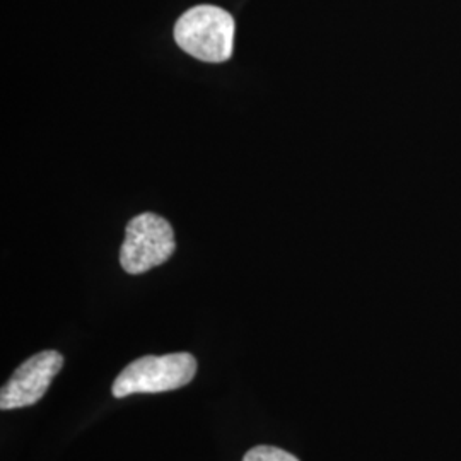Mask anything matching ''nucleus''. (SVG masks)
<instances>
[{"instance_id": "1", "label": "nucleus", "mask_w": 461, "mask_h": 461, "mask_svg": "<svg viewBox=\"0 0 461 461\" xmlns=\"http://www.w3.org/2000/svg\"><path fill=\"white\" fill-rule=\"evenodd\" d=\"M234 19L217 5H195L175 24V41L200 62L230 60L234 47Z\"/></svg>"}, {"instance_id": "2", "label": "nucleus", "mask_w": 461, "mask_h": 461, "mask_svg": "<svg viewBox=\"0 0 461 461\" xmlns=\"http://www.w3.org/2000/svg\"><path fill=\"white\" fill-rule=\"evenodd\" d=\"M197 373V359L188 352L144 356L129 364L113 381L115 398L135 393H165L186 386Z\"/></svg>"}, {"instance_id": "3", "label": "nucleus", "mask_w": 461, "mask_h": 461, "mask_svg": "<svg viewBox=\"0 0 461 461\" xmlns=\"http://www.w3.org/2000/svg\"><path fill=\"white\" fill-rule=\"evenodd\" d=\"M175 247V232L165 217L154 212L135 215L125 228L120 265L127 274L139 276L166 264Z\"/></svg>"}, {"instance_id": "4", "label": "nucleus", "mask_w": 461, "mask_h": 461, "mask_svg": "<svg viewBox=\"0 0 461 461\" xmlns=\"http://www.w3.org/2000/svg\"><path fill=\"white\" fill-rule=\"evenodd\" d=\"M64 367V356L57 350H43L21 364L11 379L2 386L0 409H24L40 402L53 378Z\"/></svg>"}, {"instance_id": "5", "label": "nucleus", "mask_w": 461, "mask_h": 461, "mask_svg": "<svg viewBox=\"0 0 461 461\" xmlns=\"http://www.w3.org/2000/svg\"><path fill=\"white\" fill-rule=\"evenodd\" d=\"M243 461H299L294 455L276 447V446L260 445L251 447Z\"/></svg>"}]
</instances>
